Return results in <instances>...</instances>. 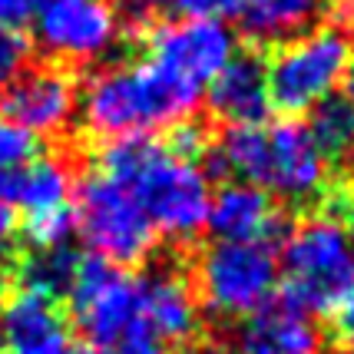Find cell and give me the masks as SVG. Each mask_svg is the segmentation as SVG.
<instances>
[{"instance_id":"1","label":"cell","mask_w":354,"mask_h":354,"mask_svg":"<svg viewBox=\"0 0 354 354\" xmlns=\"http://www.w3.org/2000/svg\"><path fill=\"white\" fill-rule=\"evenodd\" d=\"M96 169L109 172L136 196L156 235L162 232L166 239L185 242L205 229L212 202L209 176L202 166L176 156L169 146L153 142L149 136L109 139Z\"/></svg>"},{"instance_id":"2","label":"cell","mask_w":354,"mask_h":354,"mask_svg":"<svg viewBox=\"0 0 354 354\" xmlns=\"http://www.w3.org/2000/svg\"><path fill=\"white\" fill-rule=\"evenodd\" d=\"M199 96L196 83L176 77L156 60L109 66L83 93V120L93 136L103 139L149 136L153 129L189 120Z\"/></svg>"},{"instance_id":"3","label":"cell","mask_w":354,"mask_h":354,"mask_svg":"<svg viewBox=\"0 0 354 354\" xmlns=\"http://www.w3.org/2000/svg\"><path fill=\"white\" fill-rule=\"evenodd\" d=\"M285 301L324 315L354 288V235L335 216H311L288 235L281 252Z\"/></svg>"},{"instance_id":"4","label":"cell","mask_w":354,"mask_h":354,"mask_svg":"<svg viewBox=\"0 0 354 354\" xmlns=\"http://www.w3.org/2000/svg\"><path fill=\"white\" fill-rule=\"evenodd\" d=\"M354 63V40L341 27H315L265 60L268 103L281 113H305L335 96Z\"/></svg>"},{"instance_id":"5","label":"cell","mask_w":354,"mask_h":354,"mask_svg":"<svg viewBox=\"0 0 354 354\" xmlns=\"http://www.w3.org/2000/svg\"><path fill=\"white\" fill-rule=\"evenodd\" d=\"M73 216H77V229L86 239V245L106 262L126 268V265L146 262L153 255V222L146 218L136 196L109 172L93 169L80 179Z\"/></svg>"},{"instance_id":"6","label":"cell","mask_w":354,"mask_h":354,"mask_svg":"<svg viewBox=\"0 0 354 354\" xmlns=\"http://www.w3.org/2000/svg\"><path fill=\"white\" fill-rule=\"evenodd\" d=\"M139 285H142V275H129L126 268L106 262L100 255L80 259L66 298L73 305L77 324L86 331L93 344L129 348L139 341H153L142 324Z\"/></svg>"},{"instance_id":"7","label":"cell","mask_w":354,"mask_h":354,"mask_svg":"<svg viewBox=\"0 0 354 354\" xmlns=\"http://www.w3.org/2000/svg\"><path fill=\"white\" fill-rule=\"evenodd\" d=\"M199 292L218 318H248L278 292V255L268 242H216L199 259Z\"/></svg>"},{"instance_id":"8","label":"cell","mask_w":354,"mask_h":354,"mask_svg":"<svg viewBox=\"0 0 354 354\" xmlns=\"http://www.w3.org/2000/svg\"><path fill=\"white\" fill-rule=\"evenodd\" d=\"M252 185L295 205L322 199L328 189V159L315 146L308 126L298 120L265 126L262 156Z\"/></svg>"},{"instance_id":"9","label":"cell","mask_w":354,"mask_h":354,"mask_svg":"<svg viewBox=\"0 0 354 354\" xmlns=\"http://www.w3.org/2000/svg\"><path fill=\"white\" fill-rule=\"evenodd\" d=\"M120 27V14L109 0H44L33 17V33L44 53L73 63L106 57Z\"/></svg>"},{"instance_id":"10","label":"cell","mask_w":354,"mask_h":354,"mask_svg":"<svg viewBox=\"0 0 354 354\" xmlns=\"http://www.w3.org/2000/svg\"><path fill=\"white\" fill-rule=\"evenodd\" d=\"M235 33L229 24L212 17H189L172 24H156L149 33V60L162 63L176 77L196 83L199 90L232 60Z\"/></svg>"},{"instance_id":"11","label":"cell","mask_w":354,"mask_h":354,"mask_svg":"<svg viewBox=\"0 0 354 354\" xmlns=\"http://www.w3.org/2000/svg\"><path fill=\"white\" fill-rule=\"evenodd\" d=\"M77 106V83L60 66L24 70L14 83L0 90L3 120L24 126L33 136H60L63 129H70Z\"/></svg>"},{"instance_id":"12","label":"cell","mask_w":354,"mask_h":354,"mask_svg":"<svg viewBox=\"0 0 354 354\" xmlns=\"http://www.w3.org/2000/svg\"><path fill=\"white\" fill-rule=\"evenodd\" d=\"M3 348L10 354H70V322L60 311L57 298L33 288H17L0 311Z\"/></svg>"},{"instance_id":"13","label":"cell","mask_w":354,"mask_h":354,"mask_svg":"<svg viewBox=\"0 0 354 354\" xmlns=\"http://www.w3.org/2000/svg\"><path fill=\"white\" fill-rule=\"evenodd\" d=\"M205 225L216 242H268L281 229V212L259 185L225 183L209 202Z\"/></svg>"},{"instance_id":"14","label":"cell","mask_w":354,"mask_h":354,"mask_svg":"<svg viewBox=\"0 0 354 354\" xmlns=\"http://www.w3.org/2000/svg\"><path fill=\"white\" fill-rule=\"evenodd\" d=\"M235 354H322V335L308 311L292 301H268L235 331Z\"/></svg>"},{"instance_id":"15","label":"cell","mask_w":354,"mask_h":354,"mask_svg":"<svg viewBox=\"0 0 354 354\" xmlns=\"http://www.w3.org/2000/svg\"><path fill=\"white\" fill-rule=\"evenodd\" d=\"M209 109L229 126H252L268 116V77L255 50L232 53V60L209 80Z\"/></svg>"},{"instance_id":"16","label":"cell","mask_w":354,"mask_h":354,"mask_svg":"<svg viewBox=\"0 0 354 354\" xmlns=\"http://www.w3.org/2000/svg\"><path fill=\"white\" fill-rule=\"evenodd\" d=\"M142 324L156 344H185L199 328V308L189 281L172 272L142 275Z\"/></svg>"},{"instance_id":"17","label":"cell","mask_w":354,"mask_h":354,"mask_svg":"<svg viewBox=\"0 0 354 354\" xmlns=\"http://www.w3.org/2000/svg\"><path fill=\"white\" fill-rule=\"evenodd\" d=\"M70 192H73V172L60 156H33L30 162L0 172V199L27 212V218L66 209Z\"/></svg>"},{"instance_id":"18","label":"cell","mask_w":354,"mask_h":354,"mask_svg":"<svg viewBox=\"0 0 354 354\" xmlns=\"http://www.w3.org/2000/svg\"><path fill=\"white\" fill-rule=\"evenodd\" d=\"M328 0H255L242 20V30L255 44H285L318 27Z\"/></svg>"},{"instance_id":"19","label":"cell","mask_w":354,"mask_h":354,"mask_svg":"<svg viewBox=\"0 0 354 354\" xmlns=\"http://www.w3.org/2000/svg\"><path fill=\"white\" fill-rule=\"evenodd\" d=\"M305 126L328 162H344L354 156V113L344 100L328 96L324 103L311 109V123Z\"/></svg>"},{"instance_id":"20","label":"cell","mask_w":354,"mask_h":354,"mask_svg":"<svg viewBox=\"0 0 354 354\" xmlns=\"http://www.w3.org/2000/svg\"><path fill=\"white\" fill-rule=\"evenodd\" d=\"M77 265L80 255L70 245L37 248L30 259H24V265H20V285L33 288V292H44L50 298H60V295L70 292Z\"/></svg>"},{"instance_id":"21","label":"cell","mask_w":354,"mask_h":354,"mask_svg":"<svg viewBox=\"0 0 354 354\" xmlns=\"http://www.w3.org/2000/svg\"><path fill=\"white\" fill-rule=\"evenodd\" d=\"M77 229V216L73 209H53V212H40V216L27 218V239L33 242V248H57L66 245L70 232Z\"/></svg>"},{"instance_id":"22","label":"cell","mask_w":354,"mask_h":354,"mask_svg":"<svg viewBox=\"0 0 354 354\" xmlns=\"http://www.w3.org/2000/svg\"><path fill=\"white\" fill-rule=\"evenodd\" d=\"M37 156V136L0 116V172L17 169Z\"/></svg>"},{"instance_id":"23","label":"cell","mask_w":354,"mask_h":354,"mask_svg":"<svg viewBox=\"0 0 354 354\" xmlns=\"http://www.w3.org/2000/svg\"><path fill=\"white\" fill-rule=\"evenodd\" d=\"M30 53H33V44L24 33L14 30V27H0V90L7 83H14L27 70Z\"/></svg>"},{"instance_id":"24","label":"cell","mask_w":354,"mask_h":354,"mask_svg":"<svg viewBox=\"0 0 354 354\" xmlns=\"http://www.w3.org/2000/svg\"><path fill=\"white\" fill-rule=\"evenodd\" d=\"M209 146H212V129H209L205 123H189V120L176 123L172 139H169V149L176 156H183V159H189V162H196V159H202V156L209 153Z\"/></svg>"},{"instance_id":"25","label":"cell","mask_w":354,"mask_h":354,"mask_svg":"<svg viewBox=\"0 0 354 354\" xmlns=\"http://www.w3.org/2000/svg\"><path fill=\"white\" fill-rule=\"evenodd\" d=\"M153 10L172 14L176 20H189V17H209L216 10V0H149Z\"/></svg>"},{"instance_id":"26","label":"cell","mask_w":354,"mask_h":354,"mask_svg":"<svg viewBox=\"0 0 354 354\" xmlns=\"http://www.w3.org/2000/svg\"><path fill=\"white\" fill-rule=\"evenodd\" d=\"M44 7V0H0V27H20L37 17V10Z\"/></svg>"},{"instance_id":"27","label":"cell","mask_w":354,"mask_h":354,"mask_svg":"<svg viewBox=\"0 0 354 354\" xmlns=\"http://www.w3.org/2000/svg\"><path fill=\"white\" fill-rule=\"evenodd\" d=\"M328 322L335 328V335L344 341H354V288L341 298L335 308L328 311Z\"/></svg>"},{"instance_id":"28","label":"cell","mask_w":354,"mask_h":354,"mask_svg":"<svg viewBox=\"0 0 354 354\" xmlns=\"http://www.w3.org/2000/svg\"><path fill=\"white\" fill-rule=\"evenodd\" d=\"M17 232H20V218H17V209L0 199V262H3V259H7L10 252H14Z\"/></svg>"},{"instance_id":"29","label":"cell","mask_w":354,"mask_h":354,"mask_svg":"<svg viewBox=\"0 0 354 354\" xmlns=\"http://www.w3.org/2000/svg\"><path fill=\"white\" fill-rule=\"evenodd\" d=\"M252 3H255V0H216V7L218 10H225L229 17H242Z\"/></svg>"},{"instance_id":"30","label":"cell","mask_w":354,"mask_h":354,"mask_svg":"<svg viewBox=\"0 0 354 354\" xmlns=\"http://www.w3.org/2000/svg\"><path fill=\"white\" fill-rule=\"evenodd\" d=\"M116 351H123V354H166V351H162V344H156V341H139V344L116 348Z\"/></svg>"},{"instance_id":"31","label":"cell","mask_w":354,"mask_h":354,"mask_svg":"<svg viewBox=\"0 0 354 354\" xmlns=\"http://www.w3.org/2000/svg\"><path fill=\"white\" fill-rule=\"evenodd\" d=\"M70 354H123L116 348H103V344H83V348H73Z\"/></svg>"},{"instance_id":"32","label":"cell","mask_w":354,"mask_h":354,"mask_svg":"<svg viewBox=\"0 0 354 354\" xmlns=\"http://www.w3.org/2000/svg\"><path fill=\"white\" fill-rule=\"evenodd\" d=\"M348 93H344V103H348V109L354 113V63H351V70H348Z\"/></svg>"},{"instance_id":"33","label":"cell","mask_w":354,"mask_h":354,"mask_svg":"<svg viewBox=\"0 0 354 354\" xmlns=\"http://www.w3.org/2000/svg\"><path fill=\"white\" fill-rule=\"evenodd\" d=\"M344 10H348V17H354V0H344Z\"/></svg>"},{"instance_id":"34","label":"cell","mask_w":354,"mask_h":354,"mask_svg":"<svg viewBox=\"0 0 354 354\" xmlns=\"http://www.w3.org/2000/svg\"><path fill=\"white\" fill-rule=\"evenodd\" d=\"M351 225H354V192H351Z\"/></svg>"},{"instance_id":"35","label":"cell","mask_w":354,"mask_h":354,"mask_svg":"<svg viewBox=\"0 0 354 354\" xmlns=\"http://www.w3.org/2000/svg\"><path fill=\"white\" fill-rule=\"evenodd\" d=\"M0 354H3V331H0Z\"/></svg>"},{"instance_id":"36","label":"cell","mask_w":354,"mask_h":354,"mask_svg":"<svg viewBox=\"0 0 354 354\" xmlns=\"http://www.w3.org/2000/svg\"><path fill=\"white\" fill-rule=\"evenodd\" d=\"M348 354H354V348H351V351H348Z\"/></svg>"}]
</instances>
